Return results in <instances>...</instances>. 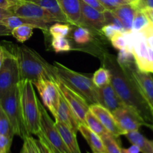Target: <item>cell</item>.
<instances>
[{"label": "cell", "instance_id": "obj_13", "mask_svg": "<svg viewBox=\"0 0 153 153\" xmlns=\"http://www.w3.org/2000/svg\"><path fill=\"white\" fill-rule=\"evenodd\" d=\"M122 67V66H121ZM126 69L140 88L142 94L150 105L153 111V77L149 73L139 70L135 63L123 67Z\"/></svg>", "mask_w": 153, "mask_h": 153}, {"label": "cell", "instance_id": "obj_44", "mask_svg": "<svg viewBox=\"0 0 153 153\" xmlns=\"http://www.w3.org/2000/svg\"><path fill=\"white\" fill-rule=\"evenodd\" d=\"M11 31L7 25L0 22V36H9L11 35Z\"/></svg>", "mask_w": 153, "mask_h": 153}, {"label": "cell", "instance_id": "obj_45", "mask_svg": "<svg viewBox=\"0 0 153 153\" xmlns=\"http://www.w3.org/2000/svg\"><path fill=\"white\" fill-rule=\"evenodd\" d=\"M13 15V13H12V11L8 9H4L0 7V22L4 19V18L7 17V16H10Z\"/></svg>", "mask_w": 153, "mask_h": 153}, {"label": "cell", "instance_id": "obj_51", "mask_svg": "<svg viewBox=\"0 0 153 153\" xmlns=\"http://www.w3.org/2000/svg\"><path fill=\"white\" fill-rule=\"evenodd\" d=\"M19 153H28V150H27L26 145H25V143H24V142H23V145H22V149H21L20 152H19Z\"/></svg>", "mask_w": 153, "mask_h": 153}, {"label": "cell", "instance_id": "obj_17", "mask_svg": "<svg viewBox=\"0 0 153 153\" xmlns=\"http://www.w3.org/2000/svg\"><path fill=\"white\" fill-rule=\"evenodd\" d=\"M55 120V121H59V122L64 123L76 134L79 131H78L79 126L80 125L81 123L79 122L78 118L76 117L75 114L71 110L70 107L61 94L60 96L59 104H58Z\"/></svg>", "mask_w": 153, "mask_h": 153}, {"label": "cell", "instance_id": "obj_15", "mask_svg": "<svg viewBox=\"0 0 153 153\" xmlns=\"http://www.w3.org/2000/svg\"><path fill=\"white\" fill-rule=\"evenodd\" d=\"M81 4V25L93 30L101 31L102 28L105 25V19L103 12L91 7L80 0Z\"/></svg>", "mask_w": 153, "mask_h": 153}, {"label": "cell", "instance_id": "obj_16", "mask_svg": "<svg viewBox=\"0 0 153 153\" xmlns=\"http://www.w3.org/2000/svg\"><path fill=\"white\" fill-rule=\"evenodd\" d=\"M97 94L98 104L106 108L111 113L117 109L126 106L123 102L111 83L101 88H97Z\"/></svg>", "mask_w": 153, "mask_h": 153}, {"label": "cell", "instance_id": "obj_36", "mask_svg": "<svg viewBox=\"0 0 153 153\" xmlns=\"http://www.w3.org/2000/svg\"><path fill=\"white\" fill-rule=\"evenodd\" d=\"M103 13H104L105 19V25H107V24L114 25L116 26L119 27L120 28H121L123 31H126L122 23H121L120 20L117 17V16L112 12V10H105L103 12Z\"/></svg>", "mask_w": 153, "mask_h": 153}, {"label": "cell", "instance_id": "obj_52", "mask_svg": "<svg viewBox=\"0 0 153 153\" xmlns=\"http://www.w3.org/2000/svg\"><path fill=\"white\" fill-rule=\"evenodd\" d=\"M8 1H10V2L13 5H15V4H16L17 3L21 2V1H25V0H8Z\"/></svg>", "mask_w": 153, "mask_h": 153}, {"label": "cell", "instance_id": "obj_9", "mask_svg": "<svg viewBox=\"0 0 153 153\" xmlns=\"http://www.w3.org/2000/svg\"><path fill=\"white\" fill-rule=\"evenodd\" d=\"M60 93L81 123L85 124V115L89 111L90 105L81 95L75 92L56 79L55 81Z\"/></svg>", "mask_w": 153, "mask_h": 153}, {"label": "cell", "instance_id": "obj_8", "mask_svg": "<svg viewBox=\"0 0 153 153\" xmlns=\"http://www.w3.org/2000/svg\"><path fill=\"white\" fill-rule=\"evenodd\" d=\"M131 49L137 68L153 74V50L148 46L141 31H131Z\"/></svg>", "mask_w": 153, "mask_h": 153}, {"label": "cell", "instance_id": "obj_50", "mask_svg": "<svg viewBox=\"0 0 153 153\" xmlns=\"http://www.w3.org/2000/svg\"><path fill=\"white\" fill-rule=\"evenodd\" d=\"M3 58H4V48L1 45H0V67L2 63Z\"/></svg>", "mask_w": 153, "mask_h": 153}, {"label": "cell", "instance_id": "obj_7", "mask_svg": "<svg viewBox=\"0 0 153 153\" xmlns=\"http://www.w3.org/2000/svg\"><path fill=\"white\" fill-rule=\"evenodd\" d=\"M38 105L40 109V133L56 153H70L55 126V123L48 114L46 107L40 100H38Z\"/></svg>", "mask_w": 153, "mask_h": 153}, {"label": "cell", "instance_id": "obj_42", "mask_svg": "<svg viewBox=\"0 0 153 153\" xmlns=\"http://www.w3.org/2000/svg\"><path fill=\"white\" fill-rule=\"evenodd\" d=\"M82 1L87 4L88 5L91 6V7H94V8L97 9V10L100 12H104L106 10L104 7V6L98 1V0H82Z\"/></svg>", "mask_w": 153, "mask_h": 153}, {"label": "cell", "instance_id": "obj_27", "mask_svg": "<svg viewBox=\"0 0 153 153\" xmlns=\"http://www.w3.org/2000/svg\"><path fill=\"white\" fill-rule=\"evenodd\" d=\"M101 138L107 153H122V147L118 143V138L114 137L111 133L103 134Z\"/></svg>", "mask_w": 153, "mask_h": 153}, {"label": "cell", "instance_id": "obj_29", "mask_svg": "<svg viewBox=\"0 0 153 153\" xmlns=\"http://www.w3.org/2000/svg\"><path fill=\"white\" fill-rule=\"evenodd\" d=\"M92 81L97 88H101L111 83L110 72L105 67L99 68L93 75Z\"/></svg>", "mask_w": 153, "mask_h": 153}, {"label": "cell", "instance_id": "obj_1", "mask_svg": "<svg viewBox=\"0 0 153 153\" xmlns=\"http://www.w3.org/2000/svg\"><path fill=\"white\" fill-rule=\"evenodd\" d=\"M102 67L111 74V85L125 105L135 111L146 126L153 130V111L134 79L126 69L120 65L117 58L109 53L101 57Z\"/></svg>", "mask_w": 153, "mask_h": 153}, {"label": "cell", "instance_id": "obj_2", "mask_svg": "<svg viewBox=\"0 0 153 153\" xmlns=\"http://www.w3.org/2000/svg\"><path fill=\"white\" fill-rule=\"evenodd\" d=\"M13 48L17 58L20 81L28 80L34 83L42 79L56 80L52 64L47 62L35 50L26 46L14 44Z\"/></svg>", "mask_w": 153, "mask_h": 153}, {"label": "cell", "instance_id": "obj_14", "mask_svg": "<svg viewBox=\"0 0 153 153\" xmlns=\"http://www.w3.org/2000/svg\"><path fill=\"white\" fill-rule=\"evenodd\" d=\"M89 111L98 118L105 128L114 137L119 138L121 135H123V133L120 128L113 114L106 108L103 107L100 104H92L90 105Z\"/></svg>", "mask_w": 153, "mask_h": 153}, {"label": "cell", "instance_id": "obj_48", "mask_svg": "<svg viewBox=\"0 0 153 153\" xmlns=\"http://www.w3.org/2000/svg\"><path fill=\"white\" fill-rule=\"evenodd\" d=\"M13 4L8 0H0V7L10 10V7H13Z\"/></svg>", "mask_w": 153, "mask_h": 153}, {"label": "cell", "instance_id": "obj_25", "mask_svg": "<svg viewBox=\"0 0 153 153\" xmlns=\"http://www.w3.org/2000/svg\"><path fill=\"white\" fill-rule=\"evenodd\" d=\"M85 125L100 137L106 133H108V130L105 128L98 118L90 111H88L85 115Z\"/></svg>", "mask_w": 153, "mask_h": 153}, {"label": "cell", "instance_id": "obj_37", "mask_svg": "<svg viewBox=\"0 0 153 153\" xmlns=\"http://www.w3.org/2000/svg\"><path fill=\"white\" fill-rule=\"evenodd\" d=\"M106 10H113L122 4L129 3L127 0H98Z\"/></svg>", "mask_w": 153, "mask_h": 153}, {"label": "cell", "instance_id": "obj_12", "mask_svg": "<svg viewBox=\"0 0 153 153\" xmlns=\"http://www.w3.org/2000/svg\"><path fill=\"white\" fill-rule=\"evenodd\" d=\"M112 114L120 128L123 133V135L128 132L138 131L142 126H146L144 121L138 114L128 106L117 109Z\"/></svg>", "mask_w": 153, "mask_h": 153}, {"label": "cell", "instance_id": "obj_26", "mask_svg": "<svg viewBox=\"0 0 153 153\" xmlns=\"http://www.w3.org/2000/svg\"><path fill=\"white\" fill-rule=\"evenodd\" d=\"M93 35L88 28L82 25L76 26L73 32V38L78 44H87L92 40Z\"/></svg>", "mask_w": 153, "mask_h": 153}, {"label": "cell", "instance_id": "obj_34", "mask_svg": "<svg viewBox=\"0 0 153 153\" xmlns=\"http://www.w3.org/2000/svg\"><path fill=\"white\" fill-rule=\"evenodd\" d=\"M117 60L120 65L122 66V67H126V66H128L133 63H135L132 52L127 50V49L119 50Z\"/></svg>", "mask_w": 153, "mask_h": 153}, {"label": "cell", "instance_id": "obj_23", "mask_svg": "<svg viewBox=\"0 0 153 153\" xmlns=\"http://www.w3.org/2000/svg\"><path fill=\"white\" fill-rule=\"evenodd\" d=\"M28 1L36 3L38 5L41 6L42 7L46 9L49 13H50L57 19L58 22L69 23L67 17L61 10L57 0H28Z\"/></svg>", "mask_w": 153, "mask_h": 153}, {"label": "cell", "instance_id": "obj_3", "mask_svg": "<svg viewBox=\"0 0 153 153\" xmlns=\"http://www.w3.org/2000/svg\"><path fill=\"white\" fill-rule=\"evenodd\" d=\"M52 67L56 79L82 96L90 105L98 104L97 87L91 78L77 73L58 61H54Z\"/></svg>", "mask_w": 153, "mask_h": 153}, {"label": "cell", "instance_id": "obj_18", "mask_svg": "<svg viewBox=\"0 0 153 153\" xmlns=\"http://www.w3.org/2000/svg\"><path fill=\"white\" fill-rule=\"evenodd\" d=\"M61 10L67 17L69 24L81 25L80 0H57Z\"/></svg>", "mask_w": 153, "mask_h": 153}, {"label": "cell", "instance_id": "obj_32", "mask_svg": "<svg viewBox=\"0 0 153 153\" xmlns=\"http://www.w3.org/2000/svg\"><path fill=\"white\" fill-rule=\"evenodd\" d=\"M52 47L55 52H68L72 49L71 43L66 37H52Z\"/></svg>", "mask_w": 153, "mask_h": 153}, {"label": "cell", "instance_id": "obj_22", "mask_svg": "<svg viewBox=\"0 0 153 153\" xmlns=\"http://www.w3.org/2000/svg\"><path fill=\"white\" fill-rule=\"evenodd\" d=\"M55 123L70 153H82L77 141V134L62 123L59 121H55Z\"/></svg>", "mask_w": 153, "mask_h": 153}, {"label": "cell", "instance_id": "obj_6", "mask_svg": "<svg viewBox=\"0 0 153 153\" xmlns=\"http://www.w3.org/2000/svg\"><path fill=\"white\" fill-rule=\"evenodd\" d=\"M1 46L4 48V58L0 67V99L20 81L19 66L13 43H8L7 45Z\"/></svg>", "mask_w": 153, "mask_h": 153}, {"label": "cell", "instance_id": "obj_47", "mask_svg": "<svg viewBox=\"0 0 153 153\" xmlns=\"http://www.w3.org/2000/svg\"><path fill=\"white\" fill-rule=\"evenodd\" d=\"M141 10L144 13V14L146 15V17L148 18V19L149 20L150 23L153 25V9L149 8V7H146V8L141 9Z\"/></svg>", "mask_w": 153, "mask_h": 153}, {"label": "cell", "instance_id": "obj_31", "mask_svg": "<svg viewBox=\"0 0 153 153\" xmlns=\"http://www.w3.org/2000/svg\"><path fill=\"white\" fill-rule=\"evenodd\" d=\"M149 24H150V22L146 17V15L144 14V13L141 10L137 9L134 16V19H133L131 31H140L146 28V26H148Z\"/></svg>", "mask_w": 153, "mask_h": 153}, {"label": "cell", "instance_id": "obj_43", "mask_svg": "<svg viewBox=\"0 0 153 153\" xmlns=\"http://www.w3.org/2000/svg\"><path fill=\"white\" fill-rule=\"evenodd\" d=\"M37 136L38 137V140H40V143H42V146H43V149H44L45 153H56L55 152L52 147L51 146V145L48 143L46 140V139L42 136V134L40 132L37 134Z\"/></svg>", "mask_w": 153, "mask_h": 153}, {"label": "cell", "instance_id": "obj_41", "mask_svg": "<svg viewBox=\"0 0 153 153\" xmlns=\"http://www.w3.org/2000/svg\"><path fill=\"white\" fill-rule=\"evenodd\" d=\"M134 4L138 10H141L146 7L153 9V0H137Z\"/></svg>", "mask_w": 153, "mask_h": 153}, {"label": "cell", "instance_id": "obj_38", "mask_svg": "<svg viewBox=\"0 0 153 153\" xmlns=\"http://www.w3.org/2000/svg\"><path fill=\"white\" fill-rule=\"evenodd\" d=\"M101 32L103 34H105V36H106V37L110 40V39L114 35H115L117 33L125 32V31H123L121 28L116 26V25H111V24H107V25H105L102 28Z\"/></svg>", "mask_w": 153, "mask_h": 153}, {"label": "cell", "instance_id": "obj_10", "mask_svg": "<svg viewBox=\"0 0 153 153\" xmlns=\"http://www.w3.org/2000/svg\"><path fill=\"white\" fill-rule=\"evenodd\" d=\"M10 10H11L13 15L16 16L52 24L55 22H58L57 19L46 9L36 3L28 0L17 3L10 7Z\"/></svg>", "mask_w": 153, "mask_h": 153}, {"label": "cell", "instance_id": "obj_20", "mask_svg": "<svg viewBox=\"0 0 153 153\" xmlns=\"http://www.w3.org/2000/svg\"><path fill=\"white\" fill-rule=\"evenodd\" d=\"M137 8L132 3L122 4L112 10L117 17L120 20L126 31H131L132 28V22Z\"/></svg>", "mask_w": 153, "mask_h": 153}, {"label": "cell", "instance_id": "obj_21", "mask_svg": "<svg viewBox=\"0 0 153 153\" xmlns=\"http://www.w3.org/2000/svg\"><path fill=\"white\" fill-rule=\"evenodd\" d=\"M78 131L85 139L91 149H92L93 153H107L101 137L90 129L85 124L81 123L79 126Z\"/></svg>", "mask_w": 153, "mask_h": 153}, {"label": "cell", "instance_id": "obj_53", "mask_svg": "<svg viewBox=\"0 0 153 153\" xmlns=\"http://www.w3.org/2000/svg\"><path fill=\"white\" fill-rule=\"evenodd\" d=\"M127 1H128L129 3H132V4H134V2L137 1V0H127Z\"/></svg>", "mask_w": 153, "mask_h": 153}, {"label": "cell", "instance_id": "obj_11", "mask_svg": "<svg viewBox=\"0 0 153 153\" xmlns=\"http://www.w3.org/2000/svg\"><path fill=\"white\" fill-rule=\"evenodd\" d=\"M33 85L37 88L46 108H47L52 114L54 117H55L61 93L55 81L42 79L34 82Z\"/></svg>", "mask_w": 153, "mask_h": 153}, {"label": "cell", "instance_id": "obj_33", "mask_svg": "<svg viewBox=\"0 0 153 153\" xmlns=\"http://www.w3.org/2000/svg\"><path fill=\"white\" fill-rule=\"evenodd\" d=\"M71 31L70 25L63 22H55L49 28L52 37H67Z\"/></svg>", "mask_w": 153, "mask_h": 153}, {"label": "cell", "instance_id": "obj_24", "mask_svg": "<svg viewBox=\"0 0 153 153\" xmlns=\"http://www.w3.org/2000/svg\"><path fill=\"white\" fill-rule=\"evenodd\" d=\"M131 144L136 145L142 153H153V140H150L138 131H131L125 134Z\"/></svg>", "mask_w": 153, "mask_h": 153}, {"label": "cell", "instance_id": "obj_40", "mask_svg": "<svg viewBox=\"0 0 153 153\" xmlns=\"http://www.w3.org/2000/svg\"><path fill=\"white\" fill-rule=\"evenodd\" d=\"M23 142L26 145L27 150H28V153H38L37 152V146H36L35 141H34V138L31 137V135L25 137L23 140Z\"/></svg>", "mask_w": 153, "mask_h": 153}, {"label": "cell", "instance_id": "obj_54", "mask_svg": "<svg viewBox=\"0 0 153 153\" xmlns=\"http://www.w3.org/2000/svg\"><path fill=\"white\" fill-rule=\"evenodd\" d=\"M87 153H91V152H87Z\"/></svg>", "mask_w": 153, "mask_h": 153}, {"label": "cell", "instance_id": "obj_28", "mask_svg": "<svg viewBox=\"0 0 153 153\" xmlns=\"http://www.w3.org/2000/svg\"><path fill=\"white\" fill-rule=\"evenodd\" d=\"M34 28L31 25H19L12 29L11 35L20 43H24L32 36Z\"/></svg>", "mask_w": 153, "mask_h": 153}, {"label": "cell", "instance_id": "obj_49", "mask_svg": "<svg viewBox=\"0 0 153 153\" xmlns=\"http://www.w3.org/2000/svg\"><path fill=\"white\" fill-rule=\"evenodd\" d=\"M34 141H35L36 146H37V152H38V153H45L44 149H43V146H42V143H40V140L34 139Z\"/></svg>", "mask_w": 153, "mask_h": 153}, {"label": "cell", "instance_id": "obj_39", "mask_svg": "<svg viewBox=\"0 0 153 153\" xmlns=\"http://www.w3.org/2000/svg\"><path fill=\"white\" fill-rule=\"evenodd\" d=\"M13 139L0 134V153H10Z\"/></svg>", "mask_w": 153, "mask_h": 153}, {"label": "cell", "instance_id": "obj_19", "mask_svg": "<svg viewBox=\"0 0 153 153\" xmlns=\"http://www.w3.org/2000/svg\"><path fill=\"white\" fill-rule=\"evenodd\" d=\"M1 22L7 25L11 30L16 27L19 26V25H31L34 28H38V29L42 30L43 31H46V32L49 31V27L52 25V23H49V22L34 20V19H28V18L16 16V15L7 16V17L4 18Z\"/></svg>", "mask_w": 153, "mask_h": 153}, {"label": "cell", "instance_id": "obj_30", "mask_svg": "<svg viewBox=\"0 0 153 153\" xmlns=\"http://www.w3.org/2000/svg\"><path fill=\"white\" fill-rule=\"evenodd\" d=\"M0 134L8 137L11 139H13L15 135L10 120L1 106H0Z\"/></svg>", "mask_w": 153, "mask_h": 153}, {"label": "cell", "instance_id": "obj_5", "mask_svg": "<svg viewBox=\"0 0 153 153\" xmlns=\"http://www.w3.org/2000/svg\"><path fill=\"white\" fill-rule=\"evenodd\" d=\"M0 106L10 120L15 135L24 140L29 136L24 126L19 104V83L13 87L2 98L0 99Z\"/></svg>", "mask_w": 153, "mask_h": 153}, {"label": "cell", "instance_id": "obj_35", "mask_svg": "<svg viewBox=\"0 0 153 153\" xmlns=\"http://www.w3.org/2000/svg\"><path fill=\"white\" fill-rule=\"evenodd\" d=\"M111 44L117 50L126 49L127 42L125 32H118L110 39Z\"/></svg>", "mask_w": 153, "mask_h": 153}, {"label": "cell", "instance_id": "obj_4", "mask_svg": "<svg viewBox=\"0 0 153 153\" xmlns=\"http://www.w3.org/2000/svg\"><path fill=\"white\" fill-rule=\"evenodd\" d=\"M34 85L28 80L19 82V104L24 126L30 135L40 131V109Z\"/></svg>", "mask_w": 153, "mask_h": 153}, {"label": "cell", "instance_id": "obj_46", "mask_svg": "<svg viewBox=\"0 0 153 153\" xmlns=\"http://www.w3.org/2000/svg\"><path fill=\"white\" fill-rule=\"evenodd\" d=\"M121 152L122 153H140V150L138 148V146H137L136 145L132 144L130 147L127 148V149H123V148H122Z\"/></svg>", "mask_w": 153, "mask_h": 153}]
</instances>
